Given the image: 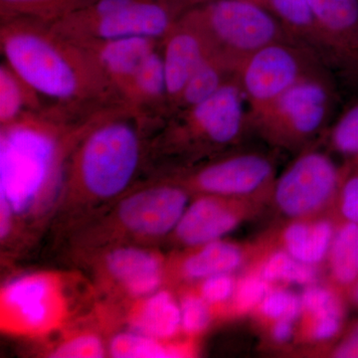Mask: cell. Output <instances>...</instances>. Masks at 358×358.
<instances>
[{
  "label": "cell",
  "instance_id": "d6a6232c",
  "mask_svg": "<svg viewBox=\"0 0 358 358\" xmlns=\"http://www.w3.org/2000/svg\"><path fill=\"white\" fill-rule=\"evenodd\" d=\"M331 212L336 220L358 223V166L346 173Z\"/></svg>",
  "mask_w": 358,
  "mask_h": 358
},
{
  "label": "cell",
  "instance_id": "52a82bcc",
  "mask_svg": "<svg viewBox=\"0 0 358 358\" xmlns=\"http://www.w3.org/2000/svg\"><path fill=\"white\" fill-rule=\"evenodd\" d=\"M315 145L299 152L273 185L270 202L289 220L331 211L350 171Z\"/></svg>",
  "mask_w": 358,
  "mask_h": 358
},
{
  "label": "cell",
  "instance_id": "74e56055",
  "mask_svg": "<svg viewBox=\"0 0 358 358\" xmlns=\"http://www.w3.org/2000/svg\"><path fill=\"white\" fill-rule=\"evenodd\" d=\"M13 209L6 200L0 199V235H1V238H6L8 235L11 222H13Z\"/></svg>",
  "mask_w": 358,
  "mask_h": 358
},
{
  "label": "cell",
  "instance_id": "83f0119b",
  "mask_svg": "<svg viewBox=\"0 0 358 358\" xmlns=\"http://www.w3.org/2000/svg\"><path fill=\"white\" fill-rule=\"evenodd\" d=\"M188 345H167L159 339L131 331L117 334L110 341L109 352L115 358H162L187 357Z\"/></svg>",
  "mask_w": 358,
  "mask_h": 358
},
{
  "label": "cell",
  "instance_id": "9c48e42d",
  "mask_svg": "<svg viewBox=\"0 0 358 358\" xmlns=\"http://www.w3.org/2000/svg\"><path fill=\"white\" fill-rule=\"evenodd\" d=\"M274 159L256 150H236L179 171L174 182L190 193L248 197L271 195L275 180Z\"/></svg>",
  "mask_w": 358,
  "mask_h": 358
},
{
  "label": "cell",
  "instance_id": "1f68e13d",
  "mask_svg": "<svg viewBox=\"0 0 358 358\" xmlns=\"http://www.w3.org/2000/svg\"><path fill=\"white\" fill-rule=\"evenodd\" d=\"M181 331L189 336H199L210 326L213 308L197 291L187 292L179 301Z\"/></svg>",
  "mask_w": 358,
  "mask_h": 358
},
{
  "label": "cell",
  "instance_id": "5bb4252c",
  "mask_svg": "<svg viewBox=\"0 0 358 358\" xmlns=\"http://www.w3.org/2000/svg\"><path fill=\"white\" fill-rule=\"evenodd\" d=\"M189 194L174 181L141 190L120 204V222L134 234L162 236L176 229L187 208Z\"/></svg>",
  "mask_w": 358,
  "mask_h": 358
},
{
  "label": "cell",
  "instance_id": "4fadbf2b",
  "mask_svg": "<svg viewBox=\"0 0 358 358\" xmlns=\"http://www.w3.org/2000/svg\"><path fill=\"white\" fill-rule=\"evenodd\" d=\"M61 312L60 291L50 275H23L2 289V322L11 331H48L60 319Z\"/></svg>",
  "mask_w": 358,
  "mask_h": 358
},
{
  "label": "cell",
  "instance_id": "4316f807",
  "mask_svg": "<svg viewBox=\"0 0 358 358\" xmlns=\"http://www.w3.org/2000/svg\"><path fill=\"white\" fill-rule=\"evenodd\" d=\"M96 0H0V22L29 17L52 23L86 8Z\"/></svg>",
  "mask_w": 358,
  "mask_h": 358
},
{
  "label": "cell",
  "instance_id": "ba28073f",
  "mask_svg": "<svg viewBox=\"0 0 358 358\" xmlns=\"http://www.w3.org/2000/svg\"><path fill=\"white\" fill-rule=\"evenodd\" d=\"M329 70L315 52L296 42H278L245 59L237 81L249 112L261 109L310 75ZM331 71V70H329Z\"/></svg>",
  "mask_w": 358,
  "mask_h": 358
},
{
  "label": "cell",
  "instance_id": "ac0fdd59",
  "mask_svg": "<svg viewBox=\"0 0 358 358\" xmlns=\"http://www.w3.org/2000/svg\"><path fill=\"white\" fill-rule=\"evenodd\" d=\"M260 247L261 242L238 244L221 239L190 247L192 251L179 258L178 272L187 281H202L214 275L233 274L240 268L247 267Z\"/></svg>",
  "mask_w": 358,
  "mask_h": 358
},
{
  "label": "cell",
  "instance_id": "e575fe53",
  "mask_svg": "<svg viewBox=\"0 0 358 358\" xmlns=\"http://www.w3.org/2000/svg\"><path fill=\"white\" fill-rule=\"evenodd\" d=\"M105 355L103 341L95 334H81L61 343L53 352L52 357L99 358Z\"/></svg>",
  "mask_w": 358,
  "mask_h": 358
},
{
  "label": "cell",
  "instance_id": "836d02e7",
  "mask_svg": "<svg viewBox=\"0 0 358 358\" xmlns=\"http://www.w3.org/2000/svg\"><path fill=\"white\" fill-rule=\"evenodd\" d=\"M237 279L232 274L211 275L200 281L197 293L214 308H225L227 310L234 294Z\"/></svg>",
  "mask_w": 358,
  "mask_h": 358
},
{
  "label": "cell",
  "instance_id": "3957f363",
  "mask_svg": "<svg viewBox=\"0 0 358 358\" xmlns=\"http://www.w3.org/2000/svg\"><path fill=\"white\" fill-rule=\"evenodd\" d=\"M145 134L129 113L98 122L84 136L71 166L75 189L96 199L121 194L140 169Z\"/></svg>",
  "mask_w": 358,
  "mask_h": 358
},
{
  "label": "cell",
  "instance_id": "8fae6325",
  "mask_svg": "<svg viewBox=\"0 0 358 358\" xmlns=\"http://www.w3.org/2000/svg\"><path fill=\"white\" fill-rule=\"evenodd\" d=\"M271 195L232 197L200 194L188 205L174 235L179 243L199 246L221 238L263 210Z\"/></svg>",
  "mask_w": 358,
  "mask_h": 358
},
{
  "label": "cell",
  "instance_id": "7a4b0ae2",
  "mask_svg": "<svg viewBox=\"0 0 358 358\" xmlns=\"http://www.w3.org/2000/svg\"><path fill=\"white\" fill-rule=\"evenodd\" d=\"M249 131L248 105L236 80L204 102L173 113L155 131L152 152L178 162L182 171L232 152Z\"/></svg>",
  "mask_w": 358,
  "mask_h": 358
},
{
  "label": "cell",
  "instance_id": "d4e9b609",
  "mask_svg": "<svg viewBox=\"0 0 358 358\" xmlns=\"http://www.w3.org/2000/svg\"><path fill=\"white\" fill-rule=\"evenodd\" d=\"M236 80L237 68L220 56L211 54L186 84L178 102L174 105L171 115L204 102L225 85Z\"/></svg>",
  "mask_w": 358,
  "mask_h": 358
},
{
  "label": "cell",
  "instance_id": "f1b7e54d",
  "mask_svg": "<svg viewBox=\"0 0 358 358\" xmlns=\"http://www.w3.org/2000/svg\"><path fill=\"white\" fill-rule=\"evenodd\" d=\"M322 140L331 152L345 159L346 166H358V100L343 110Z\"/></svg>",
  "mask_w": 358,
  "mask_h": 358
},
{
  "label": "cell",
  "instance_id": "d590c367",
  "mask_svg": "<svg viewBox=\"0 0 358 358\" xmlns=\"http://www.w3.org/2000/svg\"><path fill=\"white\" fill-rule=\"evenodd\" d=\"M296 324L293 320L286 319L275 320L266 327L268 338L275 345H286L296 336Z\"/></svg>",
  "mask_w": 358,
  "mask_h": 358
},
{
  "label": "cell",
  "instance_id": "30bf717a",
  "mask_svg": "<svg viewBox=\"0 0 358 358\" xmlns=\"http://www.w3.org/2000/svg\"><path fill=\"white\" fill-rule=\"evenodd\" d=\"M1 199L24 213L43 192L52 166V145L36 134H17L1 148Z\"/></svg>",
  "mask_w": 358,
  "mask_h": 358
},
{
  "label": "cell",
  "instance_id": "cb8c5ba5",
  "mask_svg": "<svg viewBox=\"0 0 358 358\" xmlns=\"http://www.w3.org/2000/svg\"><path fill=\"white\" fill-rule=\"evenodd\" d=\"M326 261L329 282L350 299L358 281V223L336 220Z\"/></svg>",
  "mask_w": 358,
  "mask_h": 358
},
{
  "label": "cell",
  "instance_id": "8d00e7d4",
  "mask_svg": "<svg viewBox=\"0 0 358 358\" xmlns=\"http://www.w3.org/2000/svg\"><path fill=\"white\" fill-rule=\"evenodd\" d=\"M334 357L358 358V322L331 352Z\"/></svg>",
  "mask_w": 358,
  "mask_h": 358
},
{
  "label": "cell",
  "instance_id": "603a6c76",
  "mask_svg": "<svg viewBox=\"0 0 358 358\" xmlns=\"http://www.w3.org/2000/svg\"><path fill=\"white\" fill-rule=\"evenodd\" d=\"M129 324L134 331L150 338L171 339L182 331L179 301L169 292L155 291L134 308Z\"/></svg>",
  "mask_w": 358,
  "mask_h": 358
},
{
  "label": "cell",
  "instance_id": "2e32d148",
  "mask_svg": "<svg viewBox=\"0 0 358 358\" xmlns=\"http://www.w3.org/2000/svg\"><path fill=\"white\" fill-rule=\"evenodd\" d=\"M143 134H154L171 115L162 47L141 65L126 98Z\"/></svg>",
  "mask_w": 358,
  "mask_h": 358
},
{
  "label": "cell",
  "instance_id": "484cf974",
  "mask_svg": "<svg viewBox=\"0 0 358 358\" xmlns=\"http://www.w3.org/2000/svg\"><path fill=\"white\" fill-rule=\"evenodd\" d=\"M287 32L322 59V48L308 0H261ZM324 62V61H322ZM326 65V64H324Z\"/></svg>",
  "mask_w": 358,
  "mask_h": 358
},
{
  "label": "cell",
  "instance_id": "f546056e",
  "mask_svg": "<svg viewBox=\"0 0 358 358\" xmlns=\"http://www.w3.org/2000/svg\"><path fill=\"white\" fill-rule=\"evenodd\" d=\"M301 312V296L282 286H275L252 315L266 329L275 320L286 319L296 322L300 319Z\"/></svg>",
  "mask_w": 358,
  "mask_h": 358
},
{
  "label": "cell",
  "instance_id": "6da1fadb",
  "mask_svg": "<svg viewBox=\"0 0 358 358\" xmlns=\"http://www.w3.org/2000/svg\"><path fill=\"white\" fill-rule=\"evenodd\" d=\"M0 47L4 61L26 83L53 101L46 110L49 121H91L129 109L93 55L48 23L29 17L4 21Z\"/></svg>",
  "mask_w": 358,
  "mask_h": 358
},
{
  "label": "cell",
  "instance_id": "8992f818",
  "mask_svg": "<svg viewBox=\"0 0 358 358\" xmlns=\"http://www.w3.org/2000/svg\"><path fill=\"white\" fill-rule=\"evenodd\" d=\"M204 1L138 0L98 17L72 13L50 25L59 34L74 41L127 37H150L164 41L187 11Z\"/></svg>",
  "mask_w": 358,
  "mask_h": 358
},
{
  "label": "cell",
  "instance_id": "ffe728a7",
  "mask_svg": "<svg viewBox=\"0 0 358 358\" xmlns=\"http://www.w3.org/2000/svg\"><path fill=\"white\" fill-rule=\"evenodd\" d=\"M105 266L120 286L133 296H147L159 288L164 268L152 252L134 247H122L109 252Z\"/></svg>",
  "mask_w": 358,
  "mask_h": 358
},
{
  "label": "cell",
  "instance_id": "f35d334b",
  "mask_svg": "<svg viewBox=\"0 0 358 358\" xmlns=\"http://www.w3.org/2000/svg\"><path fill=\"white\" fill-rule=\"evenodd\" d=\"M350 299H352V300L358 305V281L357 284H355V288L352 289V294H350Z\"/></svg>",
  "mask_w": 358,
  "mask_h": 358
},
{
  "label": "cell",
  "instance_id": "277c9868",
  "mask_svg": "<svg viewBox=\"0 0 358 358\" xmlns=\"http://www.w3.org/2000/svg\"><path fill=\"white\" fill-rule=\"evenodd\" d=\"M338 98L333 73L322 71L249 112L250 129L272 147L301 152L322 140L331 124Z\"/></svg>",
  "mask_w": 358,
  "mask_h": 358
},
{
  "label": "cell",
  "instance_id": "7c38bea8",
  "mask_svg": "<svg viewBox=\"0 0 358 358\" xmlns=\"http://www.w3.org/2000/svg\"><path fill=\"white\" fill-rule=\"evenodd\" d=\"M322 58L331 73L358 86V0H308Z\"/></svg>",
  "mask_w": 358,
  "mask_h": 358
},
{
  "label": "cell",
  "instance_id": "44dd1931",
  "mask_svg": "<svg viewBox=\"0 0 358 358\" xmlns=\"http://www.w3.org/2000/svg\"><path fill=\"white\" fill-rule=\"evenodd\" d=\"M41 95L26 83L6 61L0 65V124L2 129L38 119L46 107Z\"/></svg>",
  "mask_w": 358,
  "mask_h": 358
},
{
  "label": "cell",
  "instance_id": "4dcf8cb0",
  "mask_svg": "<svg viewBox=\"0 0 358 358\" xmlns=\"http://www.w3.org/2000/svg\"><path fill=\"white\" fill-rule=\"evenodd\" d=\"M274 287L257 273L246 270L245 274L237 279L234 294L228 306V315L234 317L252 315Z\"/></svg>",
  "mask_w": 358,
  "mask_h": 358
},
{
  "label": "cell",
  "instance_id": "ab89813d",
  "mask_svg": "<svg viewBox=\"0 0 358 358\" xmlns=\"http://www.w3.org/2000/svg\"><path fill=\"white\" fill-rule=\"evenodd\" d=\"M252 1H255L257 3L261 4V6H262V1H261V0H252Z\"/></svg>",
  "mask_w": 358,
  "mask_h": 358
},
{
  "label": "cell",
  "instance_id": "e0dca14e",
  "mask_svg": "<svg viewBox=\"0 0 358 358\" xmlns=\"http://www.w3.org/2000/svg\"><path fill=\"white\" fill-rule=\"evenodd\" d=\"M75 42L93 55L124 100L141 65L162 45V40L150 37Z\"/></svg>",
  "mask_w": 358,
  "mask_h": 358
},
{
  "label": "cell",
  "instance_id": "7402d4cb",
  "mask_svg": "<svg viewBox=\"0 0 358 358\" xmlns=\"http://www.w3.org/2000/svg\"><path fill=\"white\" fill-rule=\"evenodd\" d=\"M247 267L274 286L292 284L308 287L319 282L317 266L296 260L288 252L271 243L268 238L261 241L260 250Z\"/></svg>",
  "mask_w": 358,
  "mask_h": 358
},
{
  "label": "cell",
  "instance_id": "9a60e30c",
  "mask_svg": "<svg viewBox=\"0 0 358 358\" xmlns=\"http://www.w3.org/2000/svg\"><path fill=\"white\" fill-rule=\"evenodd\" d=\"M162 54L171 115L186 84L213 51L203 33L183 15L162 41Z\"/></svg>",
  "mask_w": 358,
  "mask_h": 358
},
{
  "label": "cell",
  "instance_id": "d6986e66",
  "mask_svg": "<svg viewBox=\"0 0 358 358\" xmlns=\"http://www.w3.org/2000/svg\"><path fill=\"white\" fill-rule=\"evenodd\" d=\"M336 228V219L329 211L313 217L289 220L277 238L268 239L296 260L319 266L327 260Z\"/></svg>",
  "mask_w": 358,
  "mask_h": 358
},
{
  "label": "cell",
  "instance_id": "5b68a950",
  "mask_svg": "<svg viewBox=\"0 0 358 358\" xmlns=\"http://www.w3.org/2000/svg\"><path fill=\"white\" fill-rule=\"evenodd\" d=\"M185 16L203 33L213 53L237 70L268 45L296 42L266 7L252 0H206Z\"/></svg>",
  "mask_w": 358,
  "mask_h": 358
}]
</instances>
